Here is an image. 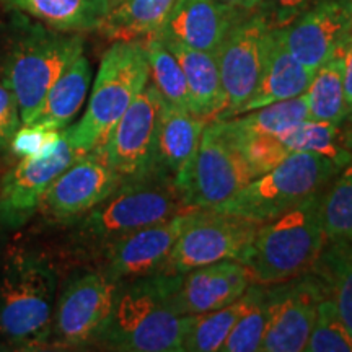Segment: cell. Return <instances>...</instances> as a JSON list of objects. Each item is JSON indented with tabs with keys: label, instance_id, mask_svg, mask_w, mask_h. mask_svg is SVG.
Listing matches in <instances>:
<instances>
[{
	"label": "cell",
	"instance_id": "1",
	"mask_svg": "<svg viewBox=\"0 0 352 352\" xmlns=\"http://www.w3.org/2000/svg\"><path fill=\"white\" fill-rule=\"evenodd\" d=\"M179 274L153 272L118 284L111 314L98 342L124 352H182L196 315H179Z\"/></svg>",
	"mask_w": 352,
	"mask_h": 352
},
{
	"label": "cell",
	"instance_id": "2",
	"mask_svg": "<svg viewBox=\"0 0 352 352\" xmlns=\"http://www.w3.org/2000/svg\"><path fill=\"white\" fill-rule=\"evenodd\" d=\"M57 277L43 254L16 248L0 271V341L15 351L51 344Z\"/></svg>",
	"mask_w": 352,
	"mask_h": 352
},
{
	"label": "cell",
	"instance_id": "3",
	"mask_svg": "<svg viewBox=\"0 0 352 352\" xmlns=\"http://www.w3.org/2000/svg\"><path fill=\"white\" fill-rule=\"evenodd\" d=\"M320 192L277 217L259 223L239 261L252 283L271 285L307 274L327 243L320 217Z\"/></svg>",
	"mask_w": 352,
	"mask_h": 352
},
{
	"label": "cell",
	"instance_id": "4",
	"mask_svg": "<svg viewBox=\"0 0 352 352\" xmlns=\"http://www.w3.org/2000/svg\"><path fill=\"white\" fill-rule=\"evenodd\" d=\"M148 80L151 69L144 43L114 41L101 57L82 120L67 126L74 147L80 153L96 151Z\"/></svg>",
	"mask_w": 352,
	"mask_h": 352
},
{
	"label": "cell",
	"instance_id": "5",
	"mask_svg": "<svg viewBox=\"0 0 352 352\" xmlns=\"http://www.w3.org/2000/svg\"><path fill=\"white\" fill-rule=\"evenodd\" d=\"M196 210L173 179L157 173L124 179L103 202L77 220V236L100 248L142 227Z\"/></svg>",
	"mask_w": 352,
	"mask_h": 352
},
{
	"label": "cell",
	"instance_id": "6",
	"mask_svg": "<svg viewBox=\"0 0 352 352\" xmlns=\"http://www.w3.org/2000/svg\"><path fill=\"white\" fill-rule=\"evenodd\" d=\"M342 170L331 158L296 152L212 210L263 223L320 192Z\"/></svg>",
	"mask_w": 352,
	"mask_h": 352
},
{
	"label": "cell",
	"instance_id": "7",
	"mask_svg": "<svg viewBox=\"0 0 352 352\" xmlns=\"http://www.w3.org/2000/svg\"><path fill=\"white\" fill-rule=\"evenodd\" d=\"M80 54L82 36L65 32L33 34L13 51L3 82L19 101L21 124L34 121L47 91Z\"/></svg>",
	"mask_w": 352,
	"mask_h": 352
},
{
	"label": "cell",
	"instance_id": "8",
	"mask_svg": "<svg viewBox=\"0 0 352 352\" xmlns=\"http://www.w3.org/2000/svg\"><path fill=\"white\" fill-rule=\"evenodd\" d=\"M254 176L243 153L219 129L214 120L202 131L183 197L191 209H214L239 192Z\"/></svg>",
	"mask_w": 352,
	"mask_h": 352
},
{
	"label": "cell",
	"instance_id": "9",
	"mask_svg": "<svg viewBox=\"0 0 352 352\" xmlns=\"http://www.w3.org/2000/svg\"><path fill=\"white\" fill-rule=\"evenodd\" d=\"M80 153L69 138V129L50 147L21 157L0 184V226L19 228L36 214L52 182L69 168Z\"/></svg>",
	"mask_w": 352,
	"mask_h": 352
},
{
	"label": "cell",
	"instance_id": "10",
	"mask_svg": "<svg viewBox=\"0 0 352 352\" xmlns=\"http://www.w3.org/2000/svg\"><path fill=\"white\" fill-rule=\"evenodd\" d=\"M164 103L160 91L148 80L107 140L94 151L122 179L140 178L153 171Z\"/></svg>",
	"mask_w": 352,
	"mask_h": 352
},
{
	"label": "cell",
	"instance_id": "11",
	"mask_svg": "<svg viewBox=\"0 0 352 352\" xmlns=\"http://www.w3.org/2000/svg\"><path fill=\"white\" fill-rule=\"evenodd\" d=\"M258 226L253 220L212 209L196 210L175 241L162 272L183 274L222 259H239Z\"/></svg>",
	"mask_w": 352,
	"mask_h": 352
},
{
	"label": "cell",
	"instance_id": "12",
	"mask_svg": "<svg viewBox=\"0 0 352 352\" xmlns=\"http://www.w3.org/2000/svg\"><path fill=\"white\" fill-rule=\"evenodd\" d=\"M118 283L104 272H83L70 279L52 318L51 344L80 347L98 341L111 314Z\"/></svg>",
	"mask_w": 352,
	"mask_h": 352
},
{
	"label": "cell",
	"instance_id": "13",
	"mask_svg": "<svg viewBox=\"0 0 352 352\" xmlns=\"http://www.w3.org/2000/svg\"><path fill=\"white\" fill-rule=\"evenodd\" d=\"M272 28L274 26L264 15L241 16L227 34L215 54L227 95V109L217 120L235 116L256 90L266 64Z\"/></svg>",
	"mask_w": 352,
	"mask_h": 352
},
{
	"label": "cell",
	"instance_id": "14",
	"mask_svg": "<svg viewBox=\"0 0 352 352\" xmlns=\"http://www.w3.org/2000/svg\"><path fill=\"white\" fill-rule=\"evenodd\" d=\"M323 296V289L311 272L285 283L266 285V328L259 351L305 349Z\"/></svg>",
	"mask_w": 352,
	"mask_h": 352
},
{
	"label": "cell",
	"instance_id": "15",
	"mask_svg": "<svg viewBox=\"0 0 352 352\" xmlns=\"http://www.w3.org/2000/svg\"><path fill=\"white\" fill-rule=\"evenodd\" d=\"M290 54L315 72L340 54L352 36V0H318L296 20L276 28Z\"/></svg>",
	"mask_w": 352,
	"mask_h": 352
},
{
	"label": "cell",
	"instance_id": "16",
	"mask_svg": "<svg viewBox=\"0 0 352 352\" xmlns=\"http://www.w3.org/2000/svg\"><path fill=\"white\" fill-rule=\"evenodd\" d=\"M124 182L96 152L83 153L52 182L41 212L51 222H77Z\"/></svg>",
	"mask_w": 352,
	"mask_h": 352
},
{
	"label": "cell",
	"instance_id": "17",
	"mask_svg": "<svg viewBox=\"0 0 352 352\" xmlns=\"http://www.w3.org/2000/svg\"><path fill=\"white\" fill-rule=\"evenodd\" d=\"M199 210V209H196ZM196 210L175 215L164 222L142 227L101 248L103 270L114 283L162 272L179 233L191 222Z\"/></svg>",
	"mask_w": 352,
	"mask_h": 352
},
{
	"label": "cell",
	"instance_id": "18",
	"mask_svg": "<svg viewBox=\"0 0 352 352\" xmlns=\"http://www.w3.org/2000/svg\"><path fill=\"white\" fill-rule=\"evenodd\" d=\"M252 284V276L239 259L206 264L179 274L175 308L179 315L217 310L240 298Z\"/></svg>",
	"mask_w": 352,
	"mask_h": 352
},
{
	"label": "cell",
	"instance_id": "19",
	"mask_svg": "<svg viewBox=\"0 0 352 352\" xmlns=\"http://www.w3.org/2000/svg\"><path fill=\"white\" fill-rule=\"evenodd\" d=\"M241 15L219 0H176L168 19L155 34L215 56Z\"/></svg>",
	"mask_w": 352,
	"mask_h": 352
},
{
	"label": "cell",
	"instance_id": "20",
	"mask_svg": "<svg viewBox=\"0 0 352 352\" xmlns=\"http://www.w3.org/2000/svg\"><path fill=\"white\" fill-rule=\"evenodd\" d=\"M208 122L204 118L171 107L165 101L158 127L152 173L173 179L183 192L192 160L199 148L202 131Z\"/></svg>",
	"mask_w": 352,
	"mask_h": 352
},
{
	"label": "cell",
	"instance_id": "21",
	"mask_svg": "<svg viewBox=\"0 0 352 352\" xmlns=\"http://www.w3.org/2000/svg\"><path fill=\"white\" fill-rule=\"evenodd\" d=\"M160 39L182 65L191 96V111L208 121L222 116L227 109V95L220 78L217 57L192 50L173 39L164 36Z\"/></svg>",
	"mask_w": 352,
	"mask_h": 352
},
{
	"label": "cell",
	"instance_id": "22",
	"mask_svg": "<svg viewBox=\"0 0 352 352\" xmlns=\"http://www.w3.org/2000/svg\"><path fill=\"white\" fill-rule=\"evenodd\" d=\"M314 74L315 72L298 63L296 57L285 50L279 34H277V30L272 28L261 80L253 95L236 114L253 111V109L276 103V101L290 100L303 95L310 85Z\"/></svg>",
	"mask_w": 352,
	"mask_h": 352
},
{
	"label": "cell",
	"instance_id": "23",
	"mask_svg": "<svg viewBox=\"0 0 352 352\" xmlns=\"http://www.w3.org/2000/svg\"><path fill=\"white\" fill-rule=\"evenodd\" d=\"M310 118L305 96L276 101L253 111L236 114L223 120H214L219 129L227 135L236 147L243 145L254 138L264 135H280L290 127Z\"/></svg>",
	"mask_w": 352,
	"mask_h": 352
},
{
	"label": "cell",
	"instance_id": "24",
	"mask_svg": "<svg viewBox=\"0 0 352 352\" xmlns=\"http://www.w3.org/2000/svg\"><path fill=\"white\" fill-rule=\"evenodd\" d=\"M56 32L80 33L100 30L111 10V0H3Z\"/></svg>",
	"mask_w": 352,
	"mask_h": 352
},
{
	"label": "cell",
	"instance_id": "25",
	"mask_svg": "<svg viewBox=\"0 0 352 352\" xmlns=\"http://www.w3.org/2000/svg\"><path fill=\"white\" fill-rule=\"evenodd\" d=\"M90 82V63L85 56L80 54L51 87L36 118L30 124H41L57 131L65 129L80 111Z\"/></svg>",
	"mask_w": 352,
	"mask_h": 352
},
{
	"label": "cell",
	"instance_id": "26",
	"mask_svg": "<svg viewBox=\"0 0 352 352\" xmlns=\"http://www.w3.org/2000/svg\"><path fill=\"white\" fill-rule=\"evenodd\" d=\"M176 0H118L100 30L113 41H135L158 33Z\"/></svg>",
	"mask_w": 352,
	"mask_h": 352
},
{
	"label": "cell",
	"instance_id": "27",
	"mask_svg": "<svg viewBox=\"0 0 352 352\" xmlns=\"http://www.w3.org/2000/svg\"><path fill=\"white\" fill-rule=\"evenodd\" d=\"M310 272L352 334V241H327Z\"/></svg>",
	"mask_w": 352,
	"mask_h": 352
},
{
	"label": "cell",
	"instance_id": "28",
	"mask_svg": "<svg viewBox=\"0 0 352 352\" xmlns=\"http://www.w3.org/2000/svg\"><path fill=\"white\" fill-rule=\"evenodd\" d=\"M263 285L252 284L248 290L232 302L217 310L206 311V314L196 315L191 328L183 341L182 352H212L220 351L232 328L241 318V315L253 305L256 300Z\"/></svg>",
	"mask_w": 352,
	"mask_h": 352
},
{
	"label": "cell",
	"instance_id": "29",
	"mask_svg": "<svg viewBox=\"0 0 352 352\" xmlns=\"http://www.w3.org/2000/svg\"><path fill=\"white\" fill-rule=\"evenodd\" d=\"M303 96L307 100L310 120L342 126L347 116L342 83V51L315 70Z\"/></svg>",
	"mask_w": 352,
	"mask_h": 352
},
{
	"label": "cell",
	"instance_id": "30",
	"mask_svg": "<svg viewBox=\"0 0 352 352\" xmlns=\"http://www.w3.org/2000/svg\"><path fill=\"white\" fill-rule=\"evenodd\" d=\"M280 142L290 153L310 152L324 155L340 164L342 168L349 164L352 152L347 148L342 134V126L333 124L327 121L308 120L298 122L280 135H277Z\"/></svg>",
	"mask_w": 352,
	"mask_h": 352
},
{
	"label": "cell",
	"instance_id": "31",
	"mask_svg": "<svg viewBox=\"0 0 352 352\" xmlns=\"http://www.w3.org/2000/svg\"><path fill=\"white\" fill-rule=\"evenodd\" d=\"M140 41L144 43L145 52H147L152 85L160 91L162 98L171 107L191 111V96H189L186 77L176 57L171 54L158 34H152Z\"/></svg>",
	"mask_w": 352,
	"mask_h": 352
},
{
	"label": "cell",
	"instance_id": "32",
	"mask_svg": "<svg viewBox=\"0 0 352 352\" xmlns=\"http://www.w3.org/2000/svg\"><path fill=\"white\" fill-rule=\"evenodd\" d=\"M320 217L327 241H352V176L342 173L321 191Z\"/></svg>",
	"mask_w": 352,
	"mask_h": 352
},
{
	"label": "cell",
	"instance_id": "33",
	"mask_svg": "<svg viewBox=\"0 0 352 352\" xmlns=\"http://www.w3.org/2000/svg\"><path fill=\"white\" fill-rule=\"evenodd\" d=\"M303 351L352 352V334L349 328L342 321L334 302L327 296H323L316 308L314 328Z\"/></svg>",
	"mask_w": 352,
	"mask_h": 352
},
{
	"label": "cell",
	"instance_id": "34",
	"mask_svg": "<svg viewBox=\"0 0 352 352\" xmlns=\"http://www.w3.org/2000/svg\"><path fill=\"white\" fill-rule=\"evenodd\" d=\"M266 328V285L252 307L241 315L232 328L220 351L222 352H254L259 351Z\"/></svg>",
	"mask_w": 352,
	"mask_h": 352
},
{
	"label": "cell",
	"instance_id": "35",
	"mask_svg": "<svg viewBox=\"0 0 352 352\" xmlns=\"http://www.w3.org/2000/svg\"><path fill=\"white\" fill-rule=\"evenodd\" d=\"M239 148L243 153L246 164H248L254 178L272 170L284 158L290 155V152L285 148V145L280 142L277 135L254 138L243 145H240Z\"/></svg>",
	"mask_w": 352,
	"mask_h": 352
},
{
	"label": "cell",
	"instance_id": "36",
	"mask_svg": "<svg viewBox=\"0 0 352 352\" xmlns=\"http://www.w3.org/2000/svg\"><path fill=\"white\" fill-rule=\"evenodd\" d=\"M60 132L63 131L51 129L41 124H21L13 135L10 151L20 158L33 155L56 142L60 138Z\"/></svg>",
	"mask_w": 352,
	"mask_h": 352
},
{
	"label": "cell",
	"instance_id": "37",
	"mask_svg": "<svg viewBox=\"0 0 352 352\" xmlns=\"http://www.w3.org/2000/svg\"><path fill=\"white\" fill-rule=\"evenodd\" d=\"M21 126L20 107L6 82H0V151L10 148L12 139Z\"/></svg>",
	"mask_w": 352,
	"mask_h": 352
},
{
	"label": "cell",
	"instance_id": "38",
	"mask_svg": "<svg viewBox=\"0 0 352 352\" xmlns=\"http://www.w3.org/2000/svg\"><path fill=\"white\" fill-rule=\"evenodd\" d=\"M270 2L274 28H283L296 20L302 12H305L315 0H267Z\"/></svg>",
	"mask_w": 352,
	"mask_h": 352
},
{
	"label": "cell",
	"instance_id": "39",
	"mask_svg": "<svg viewBox=\"0 0 352 352\" xmlns=\"http://www.w3.org/2000/svg\"><path fill=\"white\" fill-rule=\"evenodd\" d=\"M342 83H344V96L347 116L344 122L352 121V36L342 50ZM342 122V124H344Z\"/></svg>",
	"mask_w": 352,
	"mask_h": 352
},
{
	"label": "cell",
	"instance_id": "40",
	"mask_svg": "<svg viewBox=\"0 0 352 352\" xmlns=\"http://www.w3.org/2000/svg\"><path fill=\"white\" fill-rule=\"evenodd\" d=\"M219 2L223 3V6H227V7L235 8V10H239L241 13H246V12H252L256 7L261 6L264 0H219Z\"/></svg>",
	"mask_w": 352,
	"mask_h": 352
},
{
	"label": "cell",
	"instance_id": "41",
	"mask_svg": "<svg viewBox=\"0 0 352 352\" xmlns=\"http://www.w3.org/2000/svg\"><path fill=\"white\" fill-rule=\"evenodd\" d=\"M342 134H344V142L347 145V148H352V121H349V127H347V131H342Z\"/></svg>",
	"mask_w": 352,
	"mask_h": 352
},
{
	"label": "cell",
	"instance_id": "42",
	"mask_svg": "<svg viewBox=\"0 0 352 352\" xmlns=\"http://www.w3.org/2000/svg\"><path fill=\"white\" fill-rule=\"evenodd\" d=\"M342 170H344V175H347V176H352V158L349 160V164H347Z\"/></svg>",
	"mask_w": 352,
	"mask_h": 352
},
{
	"label": "cell",
	"instance_id": "43",
	"mask_svg": "<svg viewBox=\"0 0 352 352\" xmlns=\"http://www.w3.org/2000/svg\"><path fill=\"white\" fill-rule=\"evenodd\" d=\"M114 2H118V0H111V6H113V3H114Z\"/></svg>",
	"mask_w": 352,
	"mask_h": 352
}]
</instances>
